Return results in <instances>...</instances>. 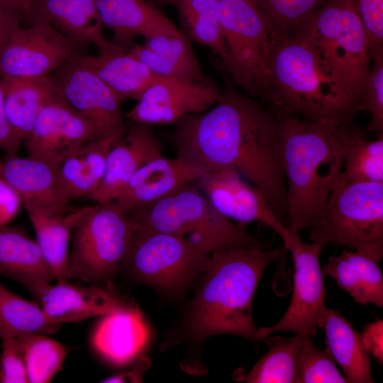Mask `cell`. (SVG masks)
Wrapping results in <instances>:
<instances>
[{
  "label": "cell",
  "mask_w": 383,
  "mask_h": 383,
  "mask_svg": "<svg viewBox=\"0 0 383 383\" xmlns=\"http://www.w3.org/2000/svg\"><path fill=\"white\" fill-rule=\"evenodd\" d=\"M224 79L221 99L207 111L181 118L170 141L177 157L206 171L235 170L263 192L285 225L287 187L278 118L238 91L227 76Z\"/></svg>",
  "instance_id": "6da1fadb"
},
{
  "label": "cell",
  "mask_w": 383,
  "mask_h": 383,
  "mask_svg": "<svg viewBox=\"0 0 383 383\" xmlns=\"http://www.w3.org/2000/svg\"><path fill=\"white\" fill-rule=\"evenodd\" d=\"M286 250L234 246L211 253L181 320L165 335L162 350L183 343L201 347L207 338L220 334L257 341L253 297L267 267Z\"/></svg>",
  "instance_id": "7a4b0ae2"
},
{
  "label": "cell",
  "mask_w": 383,
  "mask_h": 383,
  "mask_svg": "<svg viewBox=\"0 0 383 383\" xmlns=\"http://www.w3.org/2000/svg\"><path fill=\"white\" fill-rule=\"evenodd\" d=\"M271 110L278 118L282 138L285 226L300 232L319 219L340 177L348 149L367 131L353 121L326 124Z\"/></svg>",
  "instance_id": "3957f363"
},
{
  "label": "cell",
  "mask_w": 383,
  "mask_h": 383,
  "mask_svg": "<svg viewBox=\"0 0 383 383\" xmlns=\"http://www.w3.org/2000/svg\"><path fill=\"white\" fill-rule=\"evenodd\" d=\"M256 87L272 109L308 121L340 124L359 111L318 52L292 33H270Z\"/></svg>",
  "instance_id": "277c9868"
},
{
  "label": "cell",
  "mask_w": 383,
  "mask_h": 383,
  "mask_svg": "<svg viewBox=\"0 0 383 383\" xmlns=\"http://www.w3.org/2000/svg\"><path fill=\"white\" fill-rule=\"evenodd\" d=\"M127 214L133 228L175 235L201 246L211 254L234 246L263 248L258 239L218 212L195 181Z\"/></svg>",
  "instance_id": "5b68a950"
},
{
  "label": "cell",
  "mask_w": 383,
  "mask_h": 383,
  "mask_svg": "<svg viewBox=\"0 0 383 383\" xmlns=\"http://www.w3.org/2000/svg\"><path fill=\"white\" fill-rule=\"evenodd\" d=\"M290 33L318 52L359 111H364L370 58L365 32L352 0H327Z\"/></svg>",
  "instance_id": "8992f818"
},
{
  "label": "cell",
  "mask_w": 383,
  "mask_h": 383,
  "mask_svg": "<svg viewBox=\"0 0 383 383\" xmlns=\"http://www.w3.org/2000/svg\"><path fill=\"white\" fill-rule=\"evenodd\" d=\"M67 218L72 248L66 278L93 285L111 283L133 233L127 213L111 201L72 210Z\"/></svg>",
  "instance_id": "52a82bcc"
},
{
  "label": "cell",
  "mask_w": 383,
  "mask_h": 383,
  "mask_svg": "<svg viewBox=\"0 0 383 383\" xmlns=\"http://www.w3.org/2000/svg\"><path fill=\"white\" fill-rule=\"evenodd\" d=\"M211 255L201 246L175 235L133 228L119 272L133 282L176 296L199 280Z\"/></svg>",
  "instance_id": "ba28073f"
},
{
  "label": "cell",
  "mask_w": 383,
  "mask_h": 383,
  "mask_svg": "<svg viewBox=\"0 0 383 383\" xmlns=\"http://www.w3.org/2000/svg\"><path fill=\"white\" fill-rule=\"evenodd\" d=\"M309 230L311 242L382 255L383 183L350 182L340 177L319 219Z\"/></svg>",
  "instance_id": "9c48e42d"
},
{
  "label": "cell",
  "mask_w": 383,
  "mask_h": 383,
  "mask_svg": "<svg viewBox=\"0 0 383 383\" xmlns=\"http://www.w3.org/2000/svg\"><path fill=\"white\" fill-rule=\"evenodd\" d=\"M216 14L226 49L223 69L233 82L257 96L270 35L257 0H218Z\"/></svg>",
  "instance_id": "30bf717a"
},
{
  "label": "cell",
  "mask_w": 383,
  "mask_h": 383,
  "mask_svg": "<svg viewBox=\"0 0 383 383\" xmlns=\"http://www.w3.org/2000/svg\"><path fill=\"white\" fill-rule=\"evenodd\" d=\"M290 233L291 240L284 248L292 253L294 266L291 302L277 323L258 328L257 341L279 331L316 336L326 309L323 272L319 260L325 245L315 242L306 243L301 239L299 232Z\"/></svg>",
  "instance_id": "8fae6325"
},
{
  "label": "cell",
  "mask_w": 383,
  "mask_h": 383,
  "mask_svg": "<svg viewBox=\"0 0 383 383\" xmlns=\"http://www.w3.org/2000/svg\"><path fill=\"white\" fill-rule=\"evenodd\" d=\"M79 52L50 74L54 87L94 128L98 138L126 130L121 105L125 101L111 90Z\"/></svg>",
  "instance_id": "7c38bea8"
},
{
  "label": "cell",
  "mask_w": 383,
  "mask_h": 383,
  "mask_svg": "<svg viewBox=\"0 0 383 383\" xmlns=\"http://www.w3.org/2000/svg\"><path fill=\"white\" fill-rule=\"evenodd\" d=\"M83 49L50 24L20 27L0 51V77L49 76Z\"/></svg>",
  "instance_id": "4fadbf2b"
},
{
  "label": "cell",
  "mask_w": 383,
  "mask_h": 383,
  "mask_svg": "<svg viewBox=\"0 0 383 383\" xmlns=\"http://www.w3.org/2000/svg\"><path fill=\"white\" fill-rule=\"evenodd\" d=\"M213 207L226 217L240 223L260 222L282 239L284 247L291 233L271 209L265 194L233 169L206 171L196 181Z\"/></svg>",
  "instance_id": "5bb4252c"
},
{
  "label": "cell",
  "mask_w": 383,
  "mask_h": 383,
  "mask_svg": "<svg viewBox=\"0 0 383 383\" xmlns=\"http://www.w3.org/2000/svg\"><path fill=\"white\" fill-rule=\"evenodd\" d=\"M221 95L222 89L214 82L192 84L160 76L125 116L150 126H174L188 114L207 111Z\"/></svg>",
  "instance_id": "9a60e30c"
},
{
  "label": "cell",
  "mask_w": 383,
  "mask_h": 383,
  "mask_svg": "<svg viewBox=\"0 0 383 383\" xmlns=\"http://www.w3.org/2000/svg\"><path fill=\"white\" fill-rule=\"evenodd\" d=\"M95 139L99 138L90 124L57 94L40 110L23 144L29 157L60 165Z\"/></svg>",
  "instance_id": "2e32d148"
},
{
  "label": "cell",
  "mask_w": 383,
  "mask_h": 383,
  "mask_svg": "<svg viewBox=\"0 0 383 383\" xmlns=\"http://www.w3.org/2000/svg\"><path fill=\"white\" fill-rule=\"evenodd\" d=\"M126 131L111 148L101 182L91 200L115 201L133 175L144 165L162 155V145L152 126L128 120Z\"/></svg>",
  "instance_id": "e0dca14e"
},
{
  "label": "cell",
  "mask_w": 383,
  "mask_h": 383,
  "mask_svg": "<svg viewBox=\"0 0 383 383\" xmlns=\"http://www.w3.org/2000/svg\"><path fill=\"white\" fill-rule=\"evenodd\" d=\"M38 304L51 321L60 324L102 316L136 306L111 283L79 286L70 284L67 280L49 285Z\"/></svg>",
  "instance_id": "ac0fdd59"
},
{
  "label": "cell",
  "mask_w": 383,
  "mask_h": 383,
  "mask_svg": "<svg viewBox=\"0 0 383 383\" xmlns=\"http://www.w3.org/2000/svg\"><path fill=\"white\" fill-rule=\"evenodd\" d=\"M59 165L29 156L5 155L0 157V176L18 192L23 206L68 213L71 201L65 193Z\"/></svg>",
  "instance_id": "d6986e66"
},
{
  "label": "cell",
  "mask_w": 383,
  "mask_h": 383,
  "mask_svg": "<svg viewBox=\"0 0 383 383\" xmlns=\"http://www.w3.org/2000/svg\"><path fill=\"white\" fill-rule=\"evenodd\" d=\"M26 22L50 24L84 48L96 47L99 53L119 48L103 35L96 0H35Z\"/></svg>",
  "instance_id": "ffe728a7"
},
{
  "label": "cell",
  "mask_w": 383,
  "mask_h": 383,
  "mask_svg": "<svg viewBox=\"0 0 383 383\" xmlns=\"http://www.w3.org/2000/svg\"><path fill=\"white\" fill-rule=\"evenodd\" d=\"M206 170L189 160L162 155L141 167L114 201L128 211L156 201L179 187L196 181Z\"/></svg>",
  "instance_id": "44dd1931"
},
{
  "label": "cell",
  "mask_w": 383,
  "mask_h": 383,
  "mask_svg": "<svg viewBox=\"0 0 383 383\" xmlns=\"http://www.w3.org/2000/svg\"><path fill=\"white\" fill-rule=\"evenodd\" d=\"M128 52L160 77L192 84L213 82L204 74L191 39L183 30L150 35Z\"/></svg>",
  "instance_id": "7402d4cb"
},
{
  "label": "cell",
  "mask_w": 383,
  "mask_h": 383,
  "mask_svg": "<svg viewBox=\"0 0 383 383\" xmlns=\"http://www.w3.org/2000/svg\"><path fill=\"white\" fill-rule=\"evenodd\" d=\"M0 275L26 288L38 301L54 279L36 240L20 226L0 227Z\"/></svg>",
  "instance_id": "603a6c76"
},
{
  "label": "cell",
  "mask_w": 383,
  "mask_h": 383,
  "mask_svg": "<svg viewBox=\"0 0 383 383\" xmlns=\"http://www.w3.org/2000/svg\"><path fill=\"white\" fill-rule=\"evenodd\" d=\"M104 27L113 32V43L126 52L135 45L134 39H144L162 33H177L173 22L148 0H96Z\"/></svg>",
  "instance_id": "cb8c5ba5"
},
{
  "label": "cell",
  "mask_w": 383,
  "mask_h": 383,
  "mask_svg": "<svg viewBox=\"0 0 383 383\" xmlns=\"http://www.w3.org/2000/svg\"><path fill=\"white\" fill-rule=\"evenodd\" d=\"M91 343L106 360L122 365L134 359L147 345L149 328L138 306L121 309L101 316Z\"/></svg>",
  "instance_id": "d4e9b609"
},
{
  "label": "cell",
  "mask_w": 383,
  "mask_h": 383,
  "mask_svg": "<svg viewBox=\"0 0 383 383\" xmlns=\"http://www.w3.org/2000/svg\"><path fill=\"white\" fill-rule=\"evenodd\" d=\"M382 257L367 250H345L338 256L329 257L323 272L332 277L356 302L372 303L381 307L383 276L379 263Z\"/></svg>",
  "instance_id": "484cf974"
},
{
  "label": "cell",
  "mask_w": 383,
  "mask_h": 383,
  "mask_svg": "<svg viewBox=\"0 0 383 383\" xmlns=\"http://www.w3.org/2000/svg\"><path fill=\"white\" fill-rule=\"evenodd\" d=\"M6 116L23 143L43 107L57 95L49 76L0 77Z\"/></svg>",
  "instance_id": "4316f807"
},
{
  "label": "cell",
  "mask_w": 383,
  "mask_h": 383,
  "mask_svg": "<svg viewBox=\"0 0 383 383\" xmlns=\"http://www.w3.org/2000/svg\"><path fill=\"white\" fill-rule=\"evenodd\" d=\"M319 328L325 333L327 350L342 367L348 382H373L370 360L361 334L338 311L326 308Z\"/></svg>",
  "instance_id": "83f0119b"
},
{
  "label": "cell",
  "mask_w": 383,
  "mask_h": 383,
  "mask_svg": "<svg viewBox=\"0 0 383 383\" xmlns=\"http://www.w3.org/2000/svg\"><path fill=\"white\" fill-rule=\"evenodd\" d=\"M124 133L89 140L60 164L63 189L70 201L91 199L103 179L109 150Z\"/></svg>",
  "instance_id": "f1b7e54d"
},
{
  "label": "cell",
  "mask_w": 383,
  "mask_h": 383,
  "mask_svg": "<svg viewBox=\"0 0 383 383\" xmlns=\"http://www.w3.org/2000/svg\"><path fill=\"white\" fill-rule=\"evenodd\" d=\"M84 58L96 75L124 101L138 100L160 77L121 48L94 56L84 53Z\"/></svg>",
  "instance_id": "f546056e"
},
{
  "label": "cell",
  "mask_w": 383,
  "mask_h": 383,
  "mask_svg": "<svg viewBox=\"0 0 383 383\" xmlns=\"http://www.w3.org/2000/svg\"><path fill=\"white\" fill-rule=\"evenodd\" d=\"M34 228L36 242L48 264L54 279L67 280L71 226L67 213L33 204L23 206Z\"/></svg>",
  "instance_id": "4dcf8cb0"
},
{
  "label": "cell",
  "mask_w": 383,
  "mask_h": 383,
  "mask_svg": "<svg viewBox=\"0 0 383 383\" xmlns=\"http://www.w3.org/2000/svg\"><path fill=\"white\" fill-rule=\"evenodd\" d=\"M306 335H268L263 341L269 351L245 375L248 383H297V358Z\"/></svg>",
  "instance_id": "1f68e13d"
},
{
  "label": "cell",
  "mask_w": 383,
  "mask_h": 383,
  "mask_svg": "<svg viewBox=\"0 0 383 383\" xmlns=\"http://www.w3.org/2000/svg\"><path fill=\"white\" fill-rule=\"evenodd\" d=\"M61 325L51 321L38 302L21 298L0 283V340L25 333L53 334Z\"/></svg>",
  "instance_id": "d6a6232c"
},
{
  "label": "cell",
  "mask_w": 383,
  "mask_h": 383,
  "mask_svg": "<svg viewBox=\"0 0 383 383\" xmlns=\"http://www.w3.org/2000/svg\"><path fill=\"white\" fill-rule=\"evenodd\" d=\"M26 361L29 383H48L62 368L67 349L58 341L38 333L16 336Z\"/></svg>",
  "instance_id": "836d02e7"
},
{
  "label": "cell",
  "mask_w": 383,
  "mask_h": 383,
  "mask_svg": "<svg viewBox=\"0 0 383 383\" xmlns=\"http://www.w3.org/2000/svg\"><path fill=\"white\" fill-rule=\"evenodd\" d=\"M340 177L350 182L383 183V135L357 138L348 149Z\"/></svg>",
  "instance_id": "e575fe53"
},
{
  "label": "cell",
  "mask_w": 383,
  "mask_h": 383,
  "mask_svg": "<svg viewBox=\"0 0 383 383\" xmlns=\"http://www.w3.org/2000/svg\"><path fill=\"white\" fill-rule=\"evenodd\" d=\"M327 0H257L270 33L289 34Z\"/></svg>",
  "instance_id": "d590c367"
},
{
  "label": "cell",
  "mask_w": 383,
  "mask_h": 383,
  "mask_svg": "<svg viewBox=\"0 0 383 383\" xmlns=\"http://www.w3.org/2000/svg\"><path fill=\"white\" fill-rule=\"evenodd\" d=\"M345 383L327 349L317 348L310 339L304 340L297 358V383Z\"/></svg>",
  "instance_id": "8d00e7d4"
},
{
  "label": "cell",
  "mask_w": 383,
  "mask_h": 383,
  "mask_svg": "<svg viewBox=\"0 0 383 383\" xmlns=\"http://www.w3.org/2000/svg\"><path fill=\"white\" fill-rule=\"evenodd\" d=\"M374 64L368 74L365 87L364 110L371 116L366 131H383V50L371 56Z\"/></svg>",
  "instance_id": "74e56055"
},
{
  "label": "cell",
  "mask_w": 383,
  "mask_h": 383,
  "mask_svg": "<svg viewBox=\"0 0 383 383\" xmlns=\"http://www.w3.org/2000/svg\"><path fill=\"white\" fill-rule=\"evenodd\" d=\"M363 26L369 56L383 50V0H352Z\"/></svg>",
  "instance_id": "f35d334b"
},
{
  "label": "cell",
  "mask_w": 383,
  "mask_h": 383,
  "mask_svg": "<svg viewBox=\"0 0 383 383\" xmlns=\"http://www.w3.org/2000/svg\"><path fill=\"white\" fill-rule=\"evenodd\" d=\"M0 383H29L23 353L16 337L1 339Z\"/></svg>",
  "instance_id": "ab89813d"
},
{
  "label": "cell",
  "mask_w": 383,
  "mask_h": 383,
  "mask_svg": "<svg viewBox=\"0 0 383 383\" xmlns=\"http://www.w3.org/2000/svg\"><path fill=\"white\" fill-rule=\"evenodd\" d=\"M158 9L172 6L176 9L183 28L197 18L216 13L218 0H148Z\"/></svg>",
  "instance_id": "60d3db41"
},
{
  "label": "cell",
  "mask_w": 383,
  "mask_h": 383,
  "mask_svg": "<svg viewBox=\"0 0 383 383\" xmlns=\"http://www.w3.org/2000/svg\"><path fill=\"white\" fill-rule=\"evenodd\" d=\"M23 206L18 192L0 176V227L7 226Z\"/></svg>",
  "instance_id": "b9f144b4"
},
{
  "label": "cell",
  "mask_w": 383,
  "mask_h": 383,
  "mask_svg": "<svg viewBox=\"0 0 383 383\" xmlns=\"http://www.w3.org/2000/svg\"><path fill=\"white\" fill-rule=\"evenodd\" d=\"M22 143L21 138L13 128L6 116L0 85V150L6 155H18Z\"/></svg>",
  "instance_id": "7bdbcfd3"
},
{
  "label": "cell",
  "mask_w": 383,
  "mask_h": 383,
  "mask_svg": "<svg viewBox=\"0 0 383 383\" xmlns=\"http://www.w3.org/2000/svg\"><path fill=\"white\" fill-rule=\"evenodd\" d=\"M361 338L368 353H371L380 363L383 362V321L382 319L367 323Z\"/></svg>",
  "instance_id": "ee69618b"
},
{
  "label": "cell",
  "mask_w": 383,
  "mask_h": 383,
  "mask_svg": "<svg viewBox=\"0 0 383 383\" xmlns=\"http://www.w3.org/2000/svg\"><path fill=\"white\" fill-rule=\"evenodd\" d=\"M21 13L0 0V51L16 30L21 27Z\"/></svg>",
  "instance_id": "f6af8a7d"
},
{
  "label": "cell",
  "mask_w": 383,
  "mask_h": 383,
  "mask_svg": "<svg viewBox=\"0 0 383 383\" xmlns=\"http://www.w3.org/2000/svg\"><path fill=\"white\" fill-rule=\"evenodd\" d=\"M151 365L150 360L145 357L140 358L134 367L127 372L116 374L101 381L105 383H136L142 382L145 371Z\"/></svg>",
  "instance_id": "bcb514c9"
},
{
  "label": "cell",
  "mask_w": 383,
  "mask_h": 383,
  "mask_svg": "<svg viewBox=\"0 0 383 383\" xmlns=\"http://www.w3.org/2000/svg\"><path fill=\"white\" fill-rule=\"evenodd\" d=\"M10 8L19 11L23 20L27 21L31 6L35 0H1Z\"/></svg>",
  "instance_id": "7dc6e473"
}]
</instances>
